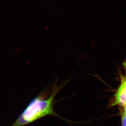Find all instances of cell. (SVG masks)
<instances>
[{
    "mask_svg": "<svg viewBox=\"0 0 126 126\" xmlns=\"http://www.w3.org/2000/svg\"><path fill=\"white\" fill-rule=\"evenodd\" d=\"M60 87L55 86L51 94L46 97L43 93L29 103L15 122L10 126H25L48 116H57L54 110L55 98Z\"/></svg>",
    "mask_w": 126,
    "mask_h": 126,
    "instance_id": "6da1fadb",
    "label": "cell"
},
{
    "mask_svg": "<svg viewBox=\"0 0 126 126\" xmlns=\"http://www.w3.org/2000/svg\"><path fill=\"white\" fill-rule=\"evenodd\" d=\"M122 71H120V84L114 94L112 106L120 108L126 107V60L122 63Z\"/></svg>",
    "mask_w": 126,
    "mask_h": 126,
    "instance_id": "7a4b0ae2",
    "label": "cell"
},
{
    "mask_svg": "<svg viewBox=\"0 0 126 126\" xmlns=\"http://www.w3.org/2000/svg\"><path fill=\"white\" fill-rule=\"evenodd\" d=\"M122 126H126V110L123 108H120Z\"/></svg>",
    "mask_w": 126,
    "mask_h": 126,
    "instance_id": "3957f363",
    "label": "cell"
},
{
    "mask_svg": "<svg viewBox=\"0 0 126 126\" xmlns=\"http://www.w3.org/2000/svg\"><path fill=\"white\" fill-rule=\"evenodd\" d=\"M123 108V109H124L125 110H126V107H125V108Z\"/></svg>",
    "mask_w": 126,
    "mask_h": 126,
    "instance_id": "277c9868",
    "label": "cell"
}]
</instances>
